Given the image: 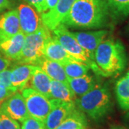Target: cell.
Segmentation results:
<instances>
[{"label": "cell", "mask_w": 129, "mask_h": 129, "mask_svg": "<svg viewBox=\"0 0 129 129\" xmlns=\"http://www.w3.org/2000/svg\"><path fill=\"white\" fill-rule=\"evenodd\" d=\"M111 17L107 0H77L61 24L67 28L101 29Z\"/></svg>", "instance_id": "cell-1"}, {"label": "cell", "mask_w": 129, "mask_h": 129, "mask_svg": "<svg viewBox=\"0 0 129 129\" xmlns=\"http://www.w3.org/2000/svg\"><path fill=\"white\" fill-rule=\"evenodd\" d=\"M95 62L106 78L120 74L127 64V56L119 40L105 39L95 52Z\"/></svg>", "instance_id": "cell-2"}, {"label": "cell", "mask_w": 129, "mask_h": 129, "mask_svg": "<svg viewBox=\"0 0 129 129\" xmlns=\"http://www.w3.org/2000/svg\"><path fill=\"white\" fill-rule=\"evenodd\" d=\"M75 104L80 111L92 120H101L112 108L110 90L107 85L98 83L90 91L77 98Z\"/></svg>", "instance_id": "cell-3"}, {"label": "cell", "mask_w": 129, "mask_h": 129, "mask_svg": "<svg viewBox=\"0 0 129 129\" xmlns=\"http://www.w3.org/2000/svg\"><path fill=\"white\" fill-rule=\"evenodd\" d=\"M52 37L50 30L45 25L37 32L25 35L22 53L17 63L35 65L44 56L45 45Z\"/></svg>", "instance_id": "cell-4"}, {"label": "cell", "mask_w": 129, "mask_h": 129, "mask_svg": "<svg viewBox=\"0 0 129 129\" xmlns=\"http://www.w3.org/2000/svg\"><path fill=\"white\" fill-rule=\"evenodd\" d=\"M53 37H55L60 43V45L64 47V49L72 55L74 58L81 62L87 64L92 72L99 76H104V74L101 71L95 61L92 60L86 52L82 47L80 45L76 39L75 38L72 32H70L68 29L60 24L57 27L52 30Z\"/></svg>", "instance_id": "cell-5"}, {"label": "cell", "mask_w": 129, "mask_h": 129, "mask_svg": "<svg viewBox=\"0 0 129 129\" xmlns=\"http://www.w3.org/2000/svg\"><path fill=\"white\" fill-rule=\"evenodd\" d=\"M21 93L27 106L29 116L45 122L55 106V99H48L34 89L27 87Z\"/></svg>", "instance_id": "cell-6"}, {"label": "cell", "mask_w": 129, "mask_h": 129, "mask_svg": "<svg viewBox=\"0 0 129 129\" xmlns=\"http://www.w3.org/2000/svg\"><path fill=\"white\" fill-rule=\"evenodd\" d=\"M21 32L24 35L37 32L44 26L41 16L36 9L27 4H21L17 7Z\"/></svg>", "instance_id": "cell-7"}, {"label": "cell", "mask_w": 129, "mask_h": 129, "mask_svg": "<svg viewBox=\"0 0 129 129\" xmlns=\"http://www.w3.org/2000/svg\"><path fill=\"white\" fill-rule=\"evenodd\" d=\"M0 111L22 123L29 116L24 99L19 91L13 93L2 103Z\"/></svg>", "instance_id": "cell-8"}, {"label": "cell", "mask_w": 129, "mask_h": 129, "mask_svg": "<svg viewBox=\"0 0 129 129\" xmlns=\"http://www.w3.org/2000/svg\"><path fill=\"white\" fill-rule=\"evenodd\" d=\"M73 35L88 54L89 57L95 61V52L99 45L106 39L108 31L99 29L90 32H72Z\"/></svg>", "instance_id": "cell-9"}, {"label": "cell", "mask_w": 129, "mask_h": 129, "mask_svg": "<svg viewBox=\"0 0 129 129\" xmlns=\"http://www.w3.org/2000/svg\"><path fill=\"white\" fill-rule=\"evenodd\" d=\"M77 0H59L55 7L40 14L42 22L49 30L52 31L61 24L66 14Z\"/></svg>", "instance_id": "cell-10"}, {"label": "cell", "mask_w": 129, "mask_h": 129, "mask_svg": "<svg viewBox=\"0 0 129 129\" xmlns=\"http://www.w3.org/2000/svg\"><path fill=\"white\" fill-rule=\"evenodd\" d=\"M75 102H64L55 99V106L45 120V129H56L75 109Z\"/></svg>", "instance_id": "cell-11"}, {"label": "cell", "mask_w": 129, "mask_h": 129, "mask_svg": "<svg viewBox=\"0 0 129 129\" xmlns=\"http://www.w3.org/2000/svg\"><path fill=\"white\" fill-rule=\"evenodd\" d=\"M21 32L17 9L0 14V40H6Z\"/></svg>", "instance_id": "cell-12"}, {"label": "cell", "mask_w": 129, "mask_h": 129, "mask_svg": "<svg viewBox=\"0 0 129 129\" xmlns=\"http://www.w3.org/2000/svg\"><path fill=\"white\" fill-rule=\"evenodd\" d=\"M25 35L19 32L6 40H0V54L10 62H17L21 55Z\"/></svg>", "instance_id": "cell-13"}, {"label": "cell", "mask_w": 129, "mask_h": 129, "mask_svg": "<svg viewBox=\"0 0 129 129\" xmlns=\"http://www.w3.org/2000/svg\"><path fill=\"white\" fill-rule=\"evenodd\" d=\"M35 65L31 64H17L11 68L10 81L16 92H20L27 87Z\"/></svg>", "instance_id": "cell-14"}, {"label": "cell", "mask_w": 129, "mask_h": 129, "mask_svg": "<svg viewBox=\"0 0 129 129\" xmlns=\"http://www.w3.org/2000/svg\"><path fill=\"white\" fill-rule=\"evenodd\" d=\"M44 56L62 65L73 62H80L70 55L60 45L58 40L53 36L47 42L44 50Z\"/></svg>", "instance_id": "cell-15"}, {"label": "cell", "mask_w": 129, "mask_h": 129, "mask_svg": "<svg viewBox=\"0 0 129 129\" xmlns=\"http://www.w3.org/2000/svg\"><path fill=\"white\" fill-rule=\"evenodd\" d=\"M51 80L50 78L39 66L35 65L27 87L34 89L48 99H51Z\"/></svg>", "instance_id": "cell-16"}, {"label": "cell", "mask_w": 129, "mask_h": 129, "mask_svg": "<svg viewBox=\"0 0 129 129\" xmlns=\"http://www.w3.org/2000/svg\"><path fill=\"white\" fill-rule=\"evenodd\" d=\"M35 65L39 66L51 80L68 84V78L65 73L64 67L59 62L50 60L43 56L37 61Z\"/></svg>", "instance_id": "cell-17"}, {"label": "cell", "mask_w": 129, "mask_h": 129, "mask_svg": "<svg viewBox=\"0 0 129 129\" xmlns=\"http://www.w3.org/2000/svg\"><path fill=\"white\" fill-rule=\"evenodd\" d=\"M68 84L77 98H79L92 90L98 83L95 76L88 73L79 78H68Z\"/></svg>", "instance_id": "cell-18"}, {"label": "cell", "mask_w": 129, "mask_h": 129, "mask_svg": "<svg viewBox=\"0 0 129 129\" xmlns=\"http://www.w3.org/2000/svg\"><path fill=\"white\" fill-rule=\"evenodd\" d=\"M50 95L51 99L64 102H75L77 99V96L70 87L69 84L54 80H51Z\"/></svg>", "instance_id": "cell-19"}, {"label": "cell", "mask_w": 129, "mask_h": 129, "mask_svg": "<svg viewBox=\"0 0 129 129\" xmlns=\"http://www.w3.org/2000/svg\"><path fill=\"white\" fill-rule=\"evenodd\" d=\"M115 96L120 108L123 111L129 110V73H127L115 84Z\"/></svg>", "instance_id": "cell-20"}, {"label": "cell", "mask_w": 129, "mask_h": 129, "mask_svg": "<svg viewBox=\"0 0 129 129\" xmlns=\"http://www.w3.org/2000/svg\"><path fill=\"white\" fill-rule=\"evenodd\" d=\"M88 120L85 114L76 107L71 114L56 129H87Z\"/></svg>", "instance_id": "cell-21"}, {"label": "cell", "mask_w": 129, "mask_h": 129, "mask_svg": "<svg viewBox=\"0 0 129 129\" xmlns=\"http://www.w3.org/2000/svg\"><path fill=\"white\" fill-rule=\"evenodd\" d=\"M111 17L123 19L129 15V0H107Z\"/></svg>", "instance_id": "cell-22"}, {"label": "cell", "mask_w": 129, "mask_h": 129, "mask_svg": "<svg viewBox=\"0 0 129 129\" xmlns=\"http://www.w3.org/2000/svg\"><path fill=\"white\" fill-rule=\"evenodd\" d=\"M65 73L68 78H76L88 73L90 68L81 62H73L63 64Z\"/></svg>", "instance_id": "cell-23"}, {"label": "cell", "mask_w": 129, "mask_h": 129, "mask_svg": "<svg viewBox=\"0 0 129 129\" xmlns=\"http://www.w3.org/2000/svg\"><path fill=\"white\" fill-rule=\"evenodd\" d=\"M0 129H21V127L17 120L0 111Z\"/></svg>", "instance_id": "cell-24"}, {"label": "cell", "mask_w": 129, "mask_h": 129, "mask_svg": "<svg viewBox=\"0 0 129 129\" xmlns=\"http://www.w3.org/2000/svg\"><path fill=\"white\" fill-rule=\"evenodd\" d=\"M21 129H45V127L44 122L29 116L22 123Z\"/></svg>", "instance_id": "cell-25"}, {"label": "cell", "mask_w": 129, "mask_h": 129, "mask_svg": "<svg viewBox=\"0 0 129 129\" xmlns=\"http://www.w3.org/2000/svg\"><path fill=\"white\" fill-rule=\"evenodd\" d=\"M10 75H11V68H8L0 72V86L8 88L14 92H16L12 86L10 81Z\"/></svg>", "instance_id": "cell-26"}, {"label": "cell", "mask_w": 129, "mask_h": 129, "mask_svg": "<svg viewBox=\"0 0 129 129\" xmlns=\"http://www.w3.org/2000/svg\"><path fill=\"white\" fill-rule=\"evenodd\" d=\"M27 5L32 6L37 10L39 14L46 12L48 10L45 0H23Z\"/></svg>", "instance_id": "cell-27"}, {"label": "cell", "mask_w": 129, "mask_h": 129, "mask_svg": "<svg viewBox=\"0 0 129 129\" xmlns=\"http://www.w3.org/2000/svg\"><path fill=\"white\" fill-rule=\"evenodd\" d=\"M14 92H15L9 90L8 88L0 86V103H2Z\"/></svg>", "instance_id": "cell-28"}, {"label": "cell", "mask_w": 129, "mask_h": 129, "mask_svg": "<svg viewBox=\"0 0 129 129\" xmlns=\"http://www.w3.org/2000/svg\"><path fill=\"white\" fill-rule=\"evenodd\" d=\"M11 64H12V62L6 59L5 57H3L0 54V72L8 69Z\"/></svg>", "instance_id": "cell-29"}, {"label": "cell", "mask_w": 129, "mask_h": 129, "mask_svg": "<svg viewBox=\"0 0 129 129\" xmlns=\"http://www.w3.org/2000/svg\"><path fill=\"white\" fill-rule=\"evenodd\" d=\"M11 7L10 0H0V13Z\"/></svg>", "instance_id": "cell-30"}, {"label": "cell", "mask_w": 129, "mask_h": 129, "mask_svg": "<svg viewBox=\"0 0 129 129\" xmlns=\"http://www.w3.org/2000/svg\"><path fill=\"white\" fill-rule=\"evenodd\" d=\"M45 1H46L47 6V9H51L55 7V5L57 4L59 0H45Z\"/></svg>", "instance_id": "cell-31"}, {"label": "cell", "mask_w": 129, "mask_h": 129, "mask_svg": "<svg viewBox=\"0 0 129 129\" xmlns=\"http://www.w3.org/2000/svg\"><path fill=\"white\" fill-rule=\"evenodd\" d=\"M111 129H126L123 126H120V125H113L111 127Z\"/></svg>", "instance_id": "cell-32"}, {"label": "cell", "mask_w": 129, "mask_h": 129, "mask_svg": "<svg viewBox=\"0 0 129 129\" xmlns=\"http://www.w3.org/2000/svg\"><path fill=\"white\" fill-rule=\"evenodd\" d=\"M1 104H2V103H0V106H1Z\"/></svg>", "instance_id": "cell-33"}, {"label": "cell", "mask_w": 129, "mask_h": 129, "mask_svg": "<svg viewBox=\"0 0 129 129\" xmlns=\"http://www.w3.org/2000/svg\"><path fill=\"white\" fill-rule=\"evenodd\" d=\"M128 73H129V71H128Z\"/></svg>", "instance_id": "cell-34"}]
</instances>
